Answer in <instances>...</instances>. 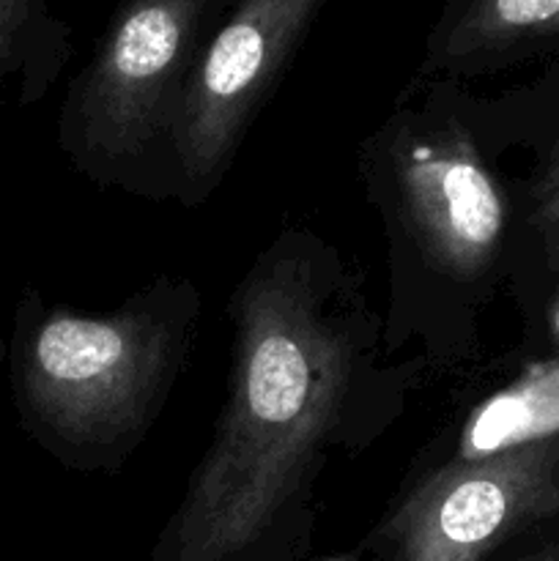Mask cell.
Listing matches in <instances>:
<instances>
[{
	"label": "cell",
	"instance_id": "8992f818",
	"mask_svg": "<svg viewBox=\"0 0 559 561\" xmlns=\"http://www.w3.org/2000/svg\"><path fill=\"white\" fill-rule=\"evenodd\" d=\"M559 518V436L482 460L422 463L376 542L395 561H486Z\"/></svg>",
	"mask_w": 559,
	"mask_h": 561
},
{
	"label": "cell",
	"instance_id": "8fae6325",
	"mask_svg": "<svg viewBox=\"0 0 559 561\" xmlns=\"http://www.w3.org/2000/svg\"><path fill=\"white\" fill-rule=\"evenodd\" d=\"M554 162H559V126H557V131H554V140H551V146H548V153H546V164H554ZM546 164H543V168H546Z\"/></svg>",
	"mask_w": 559,
	"mask_h": 561
},
{
	"label": "cell",
	"instance_id": "7a4b0ae2",
	"mask_svg": "<svg viewBox=\"0 0 559 561\" xmlns=\"http://www.w3.org/2000/svg\"><path fill=\"white\" fill-rule=\"evenodd\" d=\"M356 162L387 239L384 348L392 359L417 348L427 370L464 365L510 244L507 195L466 88L411 80Z\"/></svg>",
	"mask_w": 559,
	"mask_h": 561
},
{
	"label": "cell",
	"instance_id": "9c48e42d",
	"mask_svg": "<svg viewBox=\"0 0 559 561\" xmlns=\"http://www.w3.org/2000/svg\"><path fill=\"white\" fill-rule=\"evenodd\" d=\"M526 225L540 244L546 266L559 272V162L546 164L532 184Z\"/></svg>",
	"mask_w": 559,
	"mask_h": 561
},
{
	"label": "cell",
	"instance_id": "6da1fadb",
	"mask_svg": "<svg viewBox=\"0 0 559 561\" xmlns=\"http://www.w3.org/2000/svg\"><path fill=\"white\" fill-rule=\"evenodd\" d=\"M230 370L212 442L151 561H283L316 491L406 411L425 359H392L365 277L327 236L283 228L228 301Z\"/></svg>",
	"mask_w": 559,
	"mask_h": 561
},
{
	"label": "cell",
	"instance_id": "3957f363",
	"mask_svg": "<svg viewBox=\"0 0 559 561\" xmlns=\"http://www.w3.org/2000/svg\"><path fill=\"white\" fill-rule=\"evenodd\" d=\"M190 277L151 279L107 312L20 307L11 348L25 431L75 471L115 474L168 405L201 327Z\"/></svg>",
	"mask_w": 559,
	"mask_h": 561
},
{
	"label": "cell",
	"instance_id": "5b68a950",
	"mask_svg": "<svg viewBox=\"0 0 559 561\" xmlns=\"http://www.w3.org/2000/svg\"><path fill=\"white\" fill-rule=\"evenodd\" d=\"M327 0H239L195 66L170 137L173 201L201 206L228 175Z\"/></svg>",
	"mask_w": 559,
	"mask_h": 561
},
{
	"label": "cell",
	"instance_id": "52a82bcc",
	"mask_svg": "<svg viewBox=\"0 0 559 561\" xmlns=\"http://www.w3.org/2000/svg\"><path fill=\"white\" fill-rule=\"evenodd\" d=\"M559 44V0H447L414 80L493 75Z\"/></svg>",
	"mask_w": 559,
	"mask_h": 561
},
{
	"label": "cell",
	"instance_id": "30bf717a",
	"mask_svg": "<svg viewBox=\"0 0 559 561\" xmlns=\"http://www.w3.org/2000/svg\"><path fill=\"white\" fill-rule=\"evenodd\" d=\"M546 332H548V340H551L554 348H557V356H559V296L551 301V305H548V310H546Z\"/></svg>",
	"mask_w": 559,
	"mask_h": 561
},
{
	"label": "cell",
	"instance_id": "ba28073f",
	"mask_svg": "<svg viewBox=\"0 0 559 561\" xmlns=\"http://www.w3.org/2000/svg\"><path fill=\"white\" fill-rule=\"evenodd\" d=\"M559 436V356L532 365L504 387L471 405L449 442L433 453L438 460H482L524 444Z\"/></svg>",
	"mask_w": 559,
	"mask_h": 561
},
{
	"label": "cell",
	"instance_id": "277c9868",
	"mask_svg": "<svg viewBox=\"0 0 559 561\" xmlns=\"http://www.w3.org/2000/svg\"><path fill=\"white\" fill-rule=\"evenodd\" d=\"M239 0H121L71 80L58 146L99 190L173 201L170 137L190 77Z\"/></svg>",
	"mask_w": 559,
	"mask_h": 561
}]
</instances>
